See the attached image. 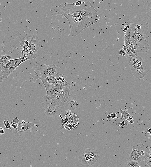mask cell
<instances>
[{
	"label": "cell",
	"instance_id": "6da1fadb",
	"mask_svg": "<svg viewBox=\"0 0 151 167\" xmlns=\"http://www.w3.org/2000/svg\"><path fill=\"white\" fill-rule=\"evenodd\" d=\"M50 13L53 15H61L66 17L69 24L70 34L72 37L77 36L102 18L88 1H78L72 4L64 3L52 7Z\"/></svg>",
	"mask_w": 151,
	"mask_h": 167
},
{
	"label": "cell",
	"instance_id": "7a4b0ae2",
	"mask_svg": "<svg viewBox=\"0 0 151 167\" xmlns=\"http://www.w3.org/2000/svg\"><path fill=\"white\" fill-rule=\"evenodd\" d=\"M5 138L10 142L19 144L33 143L47 135V127L44 122H19L16 129H4Z\"/></svg>",
	"mask_w": 151,
	"mask_h": 167
},
{
	"label": "cell",
	"instance_id": "3957f363",
	"mask_svg": "<svg viewBox=\"0 0 151 167\" xmlns=\"http://www.w3.org/2000/svg\"><path fill=\"white\" fill-rule=\"evenodd\" d=\"M128 24L130 27L126 34L132 41L136 53L148 51L149 24L143 20H136Z\"/></svg>",
	"mask_w": 151,
	"mask_h": 167
},
{
	"label": "cell",
	"instance_id": "277c9868",
	"mask_svg": "<svg viewBox=\"0 0 151 167\" xmlns=\"http://www.w3.org/2000/svg\"><path fill=\"white\" fill-rule=\"evenodd\" d=\"M47 92V95L56 101L67 103L70 95V86H58L43 84Z\"/></svg>",
	"mask_w": 151,
	"mask_h": 167
},
{
	"label": "cell",
	"instance_id": "5b68a950",
	"mask_svg": "<svg viewBox=\"0 0 151 167\" xmlns=\"http://www.w3.org/2000/svg\"><path fill=\"white\" fill-rule=\"evenodd\" d=\"M42 103L44 112L47 115L55 117L62 112L66 103L56 102L46 95L43 97Z\"/></svg>",
	"mask_w": 151,
	"mask_h": 167
},
{
	"label": "cell",
	"instance_id": "8992f818",
	"mask_svg": "<svg viewBox=\"0 0 151 167\" xmlns=\"http://www.w3.org/2000/svg\"><path fill=\"white\" fill-rule=\"evenodd\" d=\"M100 152L95 148H87L79 156V161L83 167L93 165L100 156Z\"/></svg>",
	"mask_w": 151,
	"mask_h": 167
},
{
	"label": "cell",
	"instance_id": "52a82bcc",
	"mask_svg": "<svg viewBox=\"0 0 151 167\" xmlns=\"http://www.w3.org/2000/svg\"><path fill=\"white\" fill-rule=\"evenodd\" d=\"M133 75L137 79H142L147 73L146 65L143 59L137 54L129 64Z\"/></svg>",
	"mask_w": 151,
	"mask_h": 167
},
{
	"label": "cell",
	"instance_id": "ba28073f",
	"mask_svg": "<svg viewBox=\"0 0 151 167\" xmlns=\"http://www.w3.org/2000/svg\"><path fill=\"white\" fill-rule=\"evenodd\" d=\"M57 72V68L54 65L37 64L35 70V76L31 79V82L35 83L39 78L52 76Z\"/></svg>",
	"mask_w": 151,
	"mask_h": 167
},
{
	"label": "cell",
	"instance_id": "9c48e42d",
	"mask_svg": "<svg viewBox=\"0 0 151 167\" xmlns=\"http://www.w3.org/2000/svg\"><path fill=\"white\" fill-rule=\"evenodd\" d=\"M20 46H30L33 44H40L38 36L33 34H25L19 38Z\"/></svg>",
	"mask_w": 151,
	"mask_h": 167
},
{
	"label": "cell",
	"instance_id": "30bf717a",
	"mask_svg": "<svg viewBox=\"0 0 151 167\" xmlns=\"http://www.w3.org/2000/svg\"><path fill=\"white\" fill-rule=\"evenodd\" d=\"M14 71L10 66L9 61L0 60V82L7 79Z\"/></svg>",
	"mask_w": 151,
	"mask_h": 167
},
{
	"label": "cell",
	"instance_id": "8fae6325",
	"mask_svg": "<svg viewBox=\"0 0 151 167\" xmlns=\"http://www.w3.org/2000/svg\"><path fill=\"white\" fill-rule=\"evenodd\" d=\"M142 150V147L139 145L133 146L132 150L129 155V159L138 162L141 161L143 157L141 153Z\"/></svg>",
	"mask_w": 151,
	"mask_h": 167
},
{
	"label": "cell",
	"instance_id": "7c38bea8",
	"mask_svg": "<svg viewBox=\"0 0 151 167\" xmlns=\"http://www.w3.org/2000/svg\"><path fill=\"white\" fill-rule=\"evenodd\" d=\"M67 103L70 109L72 111L77 110L81 106L79 100L75 96H69Z\"/></svg>",
	"mask_w": 151,
	"mask_h": 167
},
{
	"label": "cell",
	"instance_id": "4fadbf2b",
	"mask_svg": "<svg viewBox=\"0 0 151 167\" xmlns=\"http://www.w3.org/2000/svg\"><path fill=\"white\" fill-rule=\"evenodd\" d=\"M69 85L70 84L65 80L63 75L59 73H58L56 81L52 85L53 86H65Z\"/></svg>",
	"mask_w": 151,
	"mask_h": 167
},
{
	"label": "cell",
	"instance_id": "5bb4252c",
	"mask_svg": "<svg viewBox=\"0 0 151 167\" xmlns=\"http://www.w3.org/2000/svg\"><path fill=\"white\" fill-rule=\"evenodd\" d=\"M123 46L124 48L123 49L125 51V55L129 64L132 59L137 54L135 51L130 50L129 48L124 46Z\"/></svg>",
	"mask_w": 151,
	"mask_h": 167
},
{
	"label": "cell",
	"instance_id": "9a60e30c",
	"mask_svg": "<svg viewBox=\"0 0 151 167\" xmlns=\"http://www.w3.org/2000/svg\"><path fill=\"white\" fill-rule=\"evenodd\" d=\"M25 62L24 60L22 57L19 58L13 59L12 60L9 61V64L11 67L15 71L17 67L19 66L20 64Z\"/></svg>",
	"mask_w": 151,
	"mask_h": 167
},
{
	"label": "cell",
	"instance_id": "2e32d148",
	"mask_svg": "<svg viewBox=\"0 0 151 167\" xmlns=\"http://www.w3.org/2000/svg\"><path fill=\"white\" fill-rule=\"evenodd\" d=\"M123 46L129 48L130 50L135 51V46H134L130 38L126 34L125 35L124 44Z\"/></svg>",
	"mask_w": 151,
	"mask_h": 167
},
{
	"label": "cell",
	"instance_id": "e0dca14e",
	"mask_svg": "<svg viewBox=\"0 0 151 167\" xmlns=\"http://www.w3.org/2000/svg\"><path fill=\"white\" fill-rule=\"evenodd\" d=\"M40 44H33L29 46V54H35L38 51L39 49Z\"/></svg>",
	"mask_w": 151,
	"mask_h": 167
},
{
	"label": "cell",
	"instance_id": "ac0fdd59",
	"mask_svg": "<svg viewBox=\"0 0 151 167\" xmlns=\"http://www.w3.org/2000/svg\"><path fill=\"white\" fill-rule=\"evenodd\" d=\"M120 112L121 113L122 121L124 122L126 125H127L129 123L127 121V120L129 117H131V116L129 114L127 111L123 110L121 109H120Z\"/></svg>",
	"mask_w": 151,
	"mask_h": 167
},
{
	"label": "cell",
	"instance_id": "d6986e66",
	"mask_svg": "<svg viewBox=\"0 0 151 167\" xmlns=\"http://www.w3.org/2000/svg\"><path fill=\"white\" fill-rule=\"evenodd\" d=\"M20 50L22 51V55L27 56L29 55V46H19Z\"/></svg>",
	"mask_w": 151,
	"mask_h": 167
},
{
	"label": "cell",
	"instance_id": "ffe728a7",
	"mask_svg": "<svg viewBox=\"0 0 151 167\" xmlns=\"http://www.w3.org/2000/svg\"><path fill=\"white\" fill-rule=\"evenodd\" d=\"M151 154L150 152H147L145 156H144V158H145V161L146 164L151 167Z\"/></svg>",
	"mask_w": 151,
	"mask_h": 167
},
{
	"label": "cell",
	"instance_id": "44dd1931",
	"mask_svg": "<svg viewBox=\"0 0 151 167\" xmlns=\"http://www.w3.org/2000/svg\"><path fill=\"white\" fill-rule=\"evenodd\" d=\"M125 167H141L138 162L131 161L126 163Z\"/></svg>",
	"mask_w": 151,
	"mask_h": 167
},
{
	"label": "cell",
	"instance_id": "7402d4cb",
	"mask_svg": "<svg viewBox=\"0 0 151 167\" xmlns=\"http://www.w3.org/2000/svg\"><path fill=\"white\" fill-rule=\"evenodd\" d=\"M11 121L8 119H6V120L4 121L3 123L4 124L5 128L6 129L11 130Z\"/></svg>",
	"mask_w": 151,
	"mask_h": 167
},
{
	"label": "cell",
	"instance_id": "603a6c76",
	"mask_svg": "<svg viewBox=\"0 0 151 167\" xmlns=\"http://www.w3.org/2000/svg\"><path fill=\"white\" fill-rule=\"evenodd\" d=\"M13 60V58L11 55H5L0 57V60L10 61Z\"/></svg>",
	"mask_w": 151,
	"mask_h": 167
},
{
	"label": "cell",
	"instance_id": "cb8c5ba5",
	"mask_svg": "<svg viewBox=\"0 0 151 167\" xmlns=\"http://www.w3.org/2000/svg\"><path fill=\"white\" fill-rule=\"evenodd\" d=\"M151 2H149L147 5V16L150 18H151Z\"/></svg>",
	"mask_w": 151,
	"mask_h": 167
},
{
	"label": "cell",
	"instance_id": "d4e9b609",
	"mask_svg": "<svg viewBox=\"0 0 151 167\" xmlns=\"http://www.w3.org/2000/svg\"><path fill=\"white\" fill-rule=\"evenodd\" d=\"M120 112L117 113H111L110 115L112 119L111 121H112V120L115 119V118H118V119H122L121 118L118 117L117 116V114L118 113H119Z\"/></svg>",
	"mask_w": 151,
	"mask_h": 167
},
{
	"label": "cell",
	"instance_id": "484cf974",
	"mask_svg": "<svg viewBox=\"0 0 151 167\" xmlns=\"http://www.w3.org/2000/svg\"><path fill=\"white\" fill-rule=\"evenodd\" d=\"M127 121H128V123L131 124H133L135 122L134 120L131 117L128 118V119L127 120Z\"/></svg>",
	"mask_w": 151,
	"mask_h": 167
},
{
	"label": "cell",
	"instance_id": "4316f807",
	"mask_svg": "<svg viewBox=\"0 0 151 167\" xmlns=\"http://www.w3.org/2000/svg\"><path fill=\"white\" fill-rule=\"evenodd\" d=\"M12 122L13 123L18 124L19 123L20 121L19 119L18 118H14L12 121Z\"/></svg>",
	"mask_w": 151,
	"mask_h": 167
},
{
	"label": "cell",
	"instance_id": "83f0119b",
	"mask_svg": "<svg viewBox=\"0 0 151 167\" xmlns=\"http://www.w3.org/2000/svg\"><path fill=\"white\" fill-rule=\"evenodd\" d=\"M125 126V124L124 121H122L119 123V126L121 128H124Z\"/></svg>",
	"mask_w": 151,
	"mask_h": 167
},
{
	"label": "cell",
	"instance_id": "f1b7e54d",
	"mask_svg": "<svg viewBox=\"0 0 151 167\" xmlns=\"http://www.w3.org/2000/svg\"><path fill=\"white\" fill-rule=\"evenodd\" d=\"M5 131L4 128L2 127H0V135H4Z\"/></svg>",
	"mask_w": 151,
	"mask_h": 167
},
{
	"label": "cell",
	"instance_id": "f546056e",
	"mask_svg": "<svg viewBox=\"0 0 151 167\" xmlns=\"http://www.w3.org/2000/svg\"><path fill=\"white\" fill-rule=\"evenodd\" d=\"M125 51L123 49H122L120 51L119 54L120 55H123V54H124V55H125Z\"/></svg>",
	"mask_w": 151,
	"mask_h": 167
},
{
	"label": "cell",
	"instance_id": "4dcf8cb0",
	"mask_svg": "<svg viewBox=\"0 0 151 167\" xmlns=\"http://www.w3.org/2000/svg\"><path fill=\"white\" fill-rule=\"evenodd\" d=\"M128 29H126V28L125 27V28L123 30V33H126L127 32Z\"/></svg>",
	"mask_w": 151,
	"mask_h": 167
},
{
	"label": "cell",
	"instance_id": "1f68e13d",
	"mask_svg": "<svg viewBox=\"0 0 151 167\" xmlns=\"http://www.w3.org/2000/svg\"><path fill=\"white\" fill-rule=\"evenodd\" d=\"M71 113V110H66V112H65V113H66L67 114L68 113Z\"/></svg>",
	"mask_w": 151,
	"mask_h": 167
},
{
	"label": "cell",
	"instance_id": "d6a6232c",
	"mask_svg": "<svg viewBox=\"0 0 151 167\" xmlns=\"http://www.w3.org/2000/svg\"><path fill=\"white\" fill-rule=\"evenodd\" d=\"M141 153L142 155L143 156H145V151H143V150H142L141 151Z\"/></svg>",
	"mask_w": 151,
	"mask_h": 167
},
{
	"label": "cell",
	"instance_id": "836d02e7",
	"mask_svg": "<svg viewBox=\"0 0 151 167\" xmlns=\"http://www.w3.org/2000/svg\"><path fill=\"white\" fill-rule=\"evenodd\" d=\"M107 118L109 120L111 119V115L110 114L108 115H107Z\"/></svg>",
	"mask_w": 151,
	"mask_h": 167
},
{
	"label": "cell",
	"instance_id": "e575fe53",
	"mask_svg": "<svg viewBox=\"0 0 151 167\" xmlns=\"http://www.w3.org/2000/svg\"><path fill=\"white\" fill-rule=\"evenodd\" d=\"M151 128H149L148 130H147V131L148 132V133H149L150 134L151 133Z\"/></svg>",
	"mask_w": 151,
	"mask_h": 167
}]
</instances>
